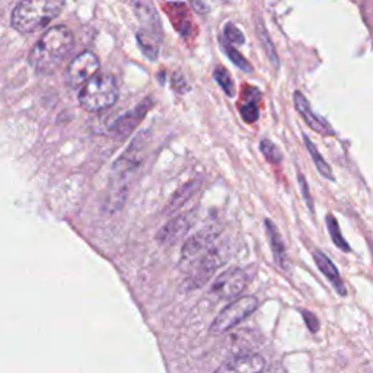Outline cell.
Segmentation results:
<instances>
[{
  "instance_id": "1",
  "label": "cell",
  "mask_w": 373,
  "mask_h": 373,
  "mask_svg": "<svg viewBox=\"0 0 373 373\" xmlns=\"http://www.w3.org/2000/svg\"><path fill=\"white\" fill-rule=\"evenodd\" d=\"M74 47L73 33L65 25L47 30L30 52V65L40 73H52L62 66Z\"/></svg>"
},
{
  "instance_id": "2",
  "label": "cell",
  "mask_w": 373,
  "mask_h": 373,
  "mask_svg": "<svg viewBox=\"0 0 373 373\" xmlns=\"http://www.w3.org/2000/svg\"><path fill=\"white\" fill-rule=\"evenodd\" d=\"M66 0H21L11 16L12 28L21 34L35 33L63 11Z\"/></svg>"
},
{
  "instance_id": "3",
  "label": "cell",
  "mask_w": 373,
  "mask_h": 373,
  "mask_svg": "<svg viewBox=\"0 0 373 373\" xmlns=\"http://www.w3.org/2000/svg\"><path fill=\"white\" fill-rule=\"evenodd\" d=\"M117 99V81L110 73L95 74L89 82L82 87L81 94H79V104L89 113H99L110 108Z\"/></svg>"
},
{
  "instance_id": "4",
  "label": "cell",
  "mask_w": 373,
  "mask_h": 373,
  "mask_svg": "<svg viewBox=\"0 0 373 373\" xmlns=\"http://www.w3.org/2000/svg\"><path fill=\"white\" fill-rule=\"evenodd\" d=\"M135 12L138 21L142 23V31L138 34V41L145 51V55L155 60L157 57V43L161 41L162 26L161 19L155 9L152 0H127Z\"/></svg>"
},
{
  "instance_id": "5",
  "label": "cell",
  "mask_w": 373,
  "mask_h": 373,
  "mask_svg": "<svg viewBox=\"0 0 373 373\" xmlns=\"http://www.w3.org/2000/svg\"><path fill=\"white\" fill-rule=\"evenodd\" d=\"M221 243V230L215 226H208L186 241L181 250L179 269L186 273L213 248Z\"/></svg>"
},
{
  "instance_id": "6",
  "label": "cell",
  "mask_w": 373,
  "mask_h": 373,
  "mask_svg": "<svg viewBox=\"0 0 373 373\" xmlns=\"http://www.w3.org/2000/svg\"><path fill=\"white\" fill-rule=\"evenodd\" d=\"M228 260V248L219 243L213 247L196 265L185 273L186 286L196 289L208 282L213 273H216Z\"/></svg>"
},
{
  "instance_id": "7",
  "label": "cell",
  "mask_w": 373,
  "mask_h": 373,
  "mask_svg": "<svg viewBox=\"0 0 373 373\" xmlns=\"http://www.w3.org/2000/svg\"><path fill=\"white\" fill-rule=\"evenodd\" d=\"M257 306H258V301L254 296H244L233 301L216 316V319L213 321L210 327V333L218 335L230 330L232 327L244 321V319L248 318L251 313H254Z\"/></svg>"
},
{
  "instance_id": "8",
  "label": "cell",
  "mask_w": 373,
  "mask_h": 373,
  "mask_svg": "<svg viewBox=\"0 0 373 373\" xmlns=\"http://www.w3.org/2000/svg\"><path fill=\"white\" fill-rule=\"evenodd\" d=\"M248 284V274L243 269H229L223 272L211 284L210 296L219 301H232L244 291Z\"/></svg>"
},
{
  "instance_id": "9",
  "label": "cell",
  "mask_w": 373,
  "mask_h": 373,
  "mask_svg": "<svg viewBox=\"0 0 373 373\" xmlns=\"http://www.w3.org/2000/svg\"><path fill=\"white\" fill-rule=\"evenodd\" d=\"M99 70V59L92 51H84L70 63L66 77L72 88H82Z\"/></svg>"
},
{
  "instance_id": "10",
  "label": "cell",
  "mask_w": 373,
  "mask_h": 373,
  "mask_svg": "<svg viewBox=\"0 0 373 373\" xmlns=\"http://www.w3.org/2000/svg\"><path fill=\"white\" fill-rule=\"evenodd\" d=\"M194 222H196L194 211L182 213V215L172 218L168 223H165L161 229H159V232L156 233V241L165 247L174 245L190 232V229L194 226Z\"/></svg>"
},
{
  "instance_id": "11",
  "label": "cell",
  "mask_w": 373,
  "mask_h": 373,
  "mask_svg": "<svg viewBox=\"0 0 373 373\" xmlns=\"http://www.w3.org/2000/svg\"><path fill=\"white\" fill-rule=\"evenodd\" d=\"M265 360L257 353L238 355L223 362L215 373H264Z\"/></svg>"
},
{
  "instance_id": "12",
  "label": "cell",
  "mask_w": 373,
  "mask_h": 373,
  "mask_svg": "<svg viewBox=\"0 0 373 373\" xmlns=\"http://www.w3.org/2000/svg\"><path fill=\"white\" fill-rule=\"evenodd\" d=\"M150 108H152V101L150 99L143 101L136 106V108H133L131 111L121 116L110 127V133L117 139H126L130 133L140 124V121L145 118V116Z\"/></svg>"
},
{
  "instance_id": "13",
  "label": "cell",
  "mask_w": 373,
  "mask_h": 373,
  "mask_svg": "<svg viewBox=\"0 0 373 373\" xmlns=\"http://www.w3.org/2000/svg\"><path fill=\"white\" fill-rule=\"evenodd\" d=\"M293 99H295V105H296V110L299 111V114L302 116V118L306 121V124L315 130L316 133H319V135H324V136H331L333 135V128L330 127V124L321 118L319 116H316L312 108H311V105L308 102V99L304 96L302 92L296 91L295 92V96H293Z\"/></svg>"
},
{
  "instance_id": "14",
  "label": "cell",
  "mask_w": 373,
  "mask_h": 373,
  "mask_svg": "<svg viewBox=\"0 0 373 373\" xmlns=\"http://www.w3.org/2000/svg\"><path fill=\"white\" fill-rule=\"evenodd\" d=\"M313 258H315V262L318 265V269L321 270L323 274L333 283V286L337 289V291L340 293V295L344 296L347 291H345L344 282L341 280V276H340L335 265L333 264V261L325 254H323L321 251H315Z\"/></svg>"
},
{
  "instance_id": "15",
  "label": "cell",
  "mask_w": 373,
  "mask_h": 373,
  "mask_svg": "<svg viewBox=\"0 0 373 373\" xmlns=\"http://www.w3.org/2000/svg\"><path fill=\"white\" fill-rule=\"evenodd\" d=\"M199 189H200V181H191L189 184H185L184 186H181V189L172 197V200L169 201V207H168L167 211L172 213L177 208H179L182 204H185L186 201H189L197 193Z\"/></svg>"
},
{
  "instance_id": "16",
  "label": "cell",
  "mask_w": 373,
  "mask_h": 373,
  "mask_svg": "<svg viewBox=\"0 0 373 373\" xmlns=\"http://www.w3.org/2000/svg\"><path fill=\"white\" fill-rule=\"evenodd\" d=\"M265 228H267V235H269V241L274 254L276 261L280 265H284L286 261V251H284V245L282 241V236L277 230V228L274 226V223L272 221H265Z\"/></svg>"
},
{
  "instance_id": "17",
  "label": "cell",
  "mask_w": 373,
  "mask_h": 373,
  "mask_svg": "<svg viewBox=\"0 0 373 373\" xmlns=\"http://www.w3.org/2000/svg\"><path fill=\"white\" fill-rule=\"evenodd\" d=\"M305 139V143H306V147H308V150H309V153H311V156H312V159H313V162H315V165H316V168H318V171L319 172H321V175L323 177H325V178H328V179H334V175H333V171H331V168H330V165L324 161V157L321 156V153H319L318 152V149L315 147V145L305 136L304 138Z\"/></svg>"
},
{
  "instance_id": "18",
  "label": "cell",
  "mask_w": 373,
  "mask_h": 373,
  "mask_svg": "<svg viewBox=\"0 0 373 373\" xmlns=\"http://www.w3.org/2000/svg\"><path fill=\"white\" fill-rule=\"evenodd\" d=\"M222 47H223V51L228 55V57L233 62V65H236L239 69L244 70V72H251L252 70V66L247 62V59L239 52L235 45H232L230 43H228L226 40L222 41Z\"/></svg>"
},
{
  "instance_id": "19",
  "label": "cell",
  "mask_w": 373,
  "mask_h": 373,
  "mask_svg": "<svg viewBox=\"0 0 373 373\" xmlns=\"http://www.w3.org/2000/svg\"><path fill=\"white\" fill-rule=\"evenodd\" d=\"M257 31H258L260 40H261V43H262V45H264V50H265V52H267L269 59L273 62L274 67H279L277 52H276V50H274V45H273V43H272V40H270V37H269V33H267V30L264 28L262 22H258V23H257Z\"/></svg>"
},
{
  "instance_id": "20",
  "label": "cell",
  "mask_w": 373,
  "mask_h": 373,
  "mask_svg": "<svg viewBox=\"0 0 373 373\" xmlns=\"http://www.w3.org/2000/svg\"><path fill=\"white\" fill-rule=\"evenodd\" d=\"M327 225H328V230H330V235H331V238H333L334 244H335L340 250H343V251H345V252H349V251H350V247H349L347 243L344 241V238H343V235H341V232H340V226H338V223H337V221H335V218H334L333 215H328V216H327Z\"/></svg>"
},
{
  "instance_id": "21",
  "label": "cell",
  "mask_w": 373,
  "mask_h": 373,
  "mask_svg": "<svg viewBox=\"0 0 373 373\" xmlns=\"http://www.w3.org/2000/svg\"><path fill=\"white\" fill-rule=\"evenodd\" d=\"M255 94H258V91H255ZM250 96L245 102L241 104V116L244 118V121L247 123H255L258 120V105H257V95Z\"/></svg>"
},
{
  "instance_id": "22",
  "label": "cell",
  "mask_w": 373,
  "mask_h": 373,
  "mask_svg": "<svg viewBox=\"0 0 373 373\" xmlns=\"http://www.w3.org/2000/svg\"><path fill=\"white\" fill-rule=\"evenodd\" d=\"M215 79H216V82H218L219 87L225 91V94H226L228 96H233V95H235V85H233L232 77H230V74L228 73L226 69L218 67V69L215 70Z\"/></svg>"
},
{
  "instance_id": "23",
  "label": "cell",
  "mask_w": 373,
  "mask_h": 373,
  "mask_svg": "<svg viewBox=\"0 0 373 373\" xmlns=\"http://www.w3.org/2000/svg\"><path fill=\"white\" fill-rule=\"evenodd\" d=\"M260 147H261V152L265 156V159L270 161L272 164H279L282 161V153L272 140H269V139L261 140Z\"/></svg>"
},
{
  "instance_id": "24",
  "label": "cell",
  "mask_w": 373,
  "mask_h": 373,
  "mask_svg": "<svg viewBox=\"0 0 373 373\" xmlns=\"http://www.w3.org/2000/svg\"><path fill=\"white\" fill-rule=\"evenodd\" d=\"M223 33H225V40L228 43H230L232 45H243V44H245V38H244L243 33L239 31L233 23H228L225 26Z\"/></svg>"
},
{
  "instance_id": "25",
  "label": "cell",
  "mask_w": 373,
  "mask_h": 373,
  "mask_svg": "<svg viewBox=\"0 0 373 373\" xmlns=\"http://www.w3.org/2000/svg\"><path fill=\"white\" fill-rule=\"evenodd\" d=\"M302 315H304V319H305V323H306L308 328H309L312 333H316V331L319 330V323H318L316 316H315L313 313L308 312V311H304Z\"/></svg>"
},
{
  "instance_id": "26",
  "label": "cell",
  "mask_w": 373,
  "mask_h": 373,
  "mask_svg": "<svg viewBox=\"0 0 373 373\" xmlns=\"http://www.w3.org/2000/svg\"><path fill=\"white\" fill-rule=\"evenodd\" d=\"M190 4L193 6V9L196 12H200V13H206L208 11V6L206 5L204 0H190Z\"/></svg>"
},
{
  "instance_id": "27",
  "label": "cell",
  "mask_w": 373,
  "mask_h": 373,
  "mask_svg": "<svg viewBox=\"0 0 373 373\" xmlns=\"http://www.w3.org/2000/svg\"><path fill=\"white\" fill-rule=\"evenodd\" d=\"M299 182H301V186H302V191H304V196H305V199H306V201H308V206L312 208V200H311V196L308 194L309 191H308V186H306V182H305V178L301 175L299 177Z\"/></svg>"
}]
</instances>
